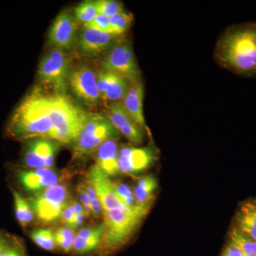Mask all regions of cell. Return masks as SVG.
I'll list each match as a JSON object with an SVG mask.
<instances>
[{"label": "cell", "mask_w": 256, "mask_h": 256, "mask_svg": "<svg viewBox=\"0 0 256 256\" xmlns=\"http://www.w3.org/2000/svg\"><path fill=\"white\" fill-rule=\"evenodd\" d=\"M156 160L158 152L153 146H122L118 153L120 173L129 175L140 174L152 166Z\"/></svg>", "instance_id": "10"}, {"label": "cell", "mask_w": 256, "mask_h": 256, "mask_svg": "<svg viewBox=\"0 0 256 256\" xmlns=\"http://www.w3.org/2000/svg\"><path fill=\"white\" fill-rule=\"evenodd\" d=\"M97 82L101 100L110 104L124 100L130 86L126 79L104 69L98 72Z\"/></svg>", "instance_id": "15"}, {"label": "cell", "mask_w": 256, "mask_h": 256, "mask_svg": "<svg viewBox=\"0 0 256 256\" xmlns=\"http://www.w3.org/2000/svg\"><path fill=\"white\" fill-rule=\"evenodd\" d=\"M250 206H252V210H254V212H255L256 214V202H252V203H250Z\"/></svg>", "instance_id": "40"}, {"label": "cell", "mask_w": 256, "mask_h": 256, "mask_svg": "<svg viewBox=\"0 0 256 256\" xmlns=\"http://www.w3.org/2000/svg\"><path fill=\"white\" fill-rule=\"evenodd\" d=\"M15 214L16 220L22 226L25 227L28 225L34 217V212L28 200L23 198L18 192L14 191Z\"/></svg>", "instance_id": "23"}, {"label": "cell", "mask_w": 256, "mask_h": 256, "mask_svg": "<svg viewBox=\"0 0 256 256\" xmlns=\"http://www.w3.org/2000/svg\"><path fill=\"white\" fill-rule=\"evenodd\" d=\"M118 153V146L114 140L106 141L96 152V165L106 176L119 174Z\"/></svg>", "instance_id": "19"}, {"label": "cell", "mask_w": 256, "mask_h": 256, "mask_svg": "<svg viewBox=\"0 0 256 256\" xmlns=\"http://www.w3.org/2000/svg\"><path fill=\"white\" fill-rule=\"evenodd\" d=\"M76 20L86 24L92 22L98 15L96 1H85L79 4L74 10Z\"/></svg>", "instance_id": "27"}, {"label": "cell", "mask_w": 256, "mask_h": 256, "mask_svg": "<svg viewBox=\"0 0 256 256\" xmlns=\"http://www.w3.org/2000/svg\"><path fill=\"white\" fill-rule=\"evenodd\" d=\"M158 188V180L152 175H148L140 178L133 191L137 205L150 210L154 202V194Z\"/></svg>", "instance_id": "20"}, {"label": "cell", "mask_w": 256, "mask_h": 256, "mask_svg": "<svg viewBox=\"0 0 256 256\" xmlns=\"http://www.w3.org/2000/svg\"><path fill=\"white\" fill-rule=\"evenodd\" d=\"M84 186H85L86 190L88 195L90 202L92 201V200H97L98 197L97 195H96L95 190H94L92 185L88 183L86 181L84 183Z\"/></svg>", "instance_id": "36"}, {"label": "cell", "mask_w": 256, "mask_h": 256, "mask_svg": "<svg viewBox=\"0 0 256 256\" xmlns=\"http://www.w3.org/2000/svg\"><path fill=\"white\" fill-rule=\"evenodd\" d=\"M116 129L132 146H139L144 140V133L143 128L140 127L128 114L121 102H114L108 107L107 114Z\"/></svg>", "instance_id": "13"}, {"label": "cell", "mask_w": 256, "mask_h": 256, "mask_svg": "<svg viewBox=\"0 0 256 256\" xmlns=\"http://www.w3.org/2000/svg\"><path fill=\"white\" fill-rule=\"evenodd\" d=\"M133 22V16L130 13L122 12L114 15L110 18L108 33L114 36H118L127 31Z\"/></svg>", "instance_id": "24"}, {"label": "cell", "mask_w": 256, "mask_h": 256, "mask_svg": "<svg viewBox=\"0 0 256 256\" xmlns=\"http://www.w3.org/2000/svg\"><path fill=\"white\" fill-rule=\"evenodd\" d=\"M236 228L256 242V214L250 203H246L236 216Z\"/></svg>", "instance_id": "21"}, {"label": "cell", "mask_w": 256, "mask_h": 256, "mask_svg": "<svg viewBox=\"0 0 256 256\" xmlns=\"http://www.w3.org/2000/svg\"><path fill=\"white\" fill-rule=\"evenodd\" d=\"M90 206L92 215H94V216H99L102 214H104V208H102V204H101L98 198L90 201Z\"/></svg>", "instance_id": "34"}, {"label": "cell", "mask_w": 256, "mask_h": 256, "mask_svg": "<svg viewBox=\"0 0 256 256\" xmlns=\"http://www.w3.org/2000/svg\"><path fill=\"white\" fill-rule=\"evenodd\" d=\"M230 244L236 246L244 256H256V242L236 227L232 229L229 233Z\"/></svg>", "instance_id": "22"}, {"label": "cell", "mask_w": 256, "mask_h": 256, "mask_svg": "<svg viewBox=\"0 0 256 256\" xmlns=\"http://www.w3.org/2000/svg\"><path fill=\"white\" fill-rule=\"evenodd\" d=\"M69 60L60 50H50L42 58L38 66V77L40 82L50 86L56 92L65 94L69 75Z\"/></svg>", "instance_id": "7"}, {"label": "cell", "mask_w": 256, "mask_h": 256, "mask_svg": "<svg viewBox=\"0 0 256 256\" xmlns=\"http://www.w3.org/2000/svg\"><path fill=\"white\" fill-rule=\"evenodd\" d=\"M31 238L37 246L44 250H53L56 246L54 233L50 229L40 228L33 230L31 233Z\"/></svg>", "instance_id": "25"}, {"label": "cell", "mask_w": 256, "mask_h": 256, "mask_svg": "<svg viewBox=\"0 0 256 256\" xmlns=\"http://www.w3.org/2000/svg\"><path fill=\"white\" fill-rule=\"evenodd\" d=\"M70 198L67 186L58 183L36 194L28 202L38 220L48 224L60 218L64 208L70 203Z\"/></svg>", "instance_id": "6"}, {"label": "cell", "mask_w": 256, "mask_h": 256, "mask_svg": "<svg viewBox=\"0 0 256 256\" xmlns=\"http://www.w3.org/2000/svg\"><path fill=\"white\" fill-rule=\"evenodd\" d=\"M109 23H110V18H108L104 15L98 14L92 22L82 24V28L108 33Z\"/></svg>", "instance_id": "30"}, {"label": "cell", "mask_w": 256, "mask_h": 256, "mask_svg": "<svg viewBox=\"0 0 256 256\" xmlns=\"http://www.w3.org/2000/svg\"><path fill=\"white\" fill-rule=\"evenodd\" d=\"M118 36L92 28H84L79 36L78 45L84 54L98 55L108 50L114 44Z\"/></svg>", "instance_id": "17"}, {"label": "cell", "mask_w": 256, "mask_h": 256, "mask_svg": "<svg viewBox=\"0 0 256 256\" xmlns=\"http://www.w3.org/2000/svg\"><path fill=\"white\" fill-rule=\"evenodd\" d=\"M0 256H26L22 249L16 246H8L0 254Z\"/></svg>", "instance_id": "32"}, {"label": "cell", "mask_w": 256, "mask_h": 256, "mask_svg": "<svg viewBox=\"0 0 256 256\" xmlns=\"http://www.w3.org/2000/svg\"><path fill=\"white\" fill-rule=\"evenodd\" d=\"M222 256H244L240 250L234 246V244L229 242L228 245L224 248Z\"/></svg>", "instance_id": "33"}, {"label": "cell", "mask_w": 256, "mask_h": 256, "mask_svg": "<svg viewBox=\"0 0 256 256\" xmlns=\"http://www.w3.org/2000/svg\"><path fill=\"white\" fill-rule=\"evenodd\" d=\"M44 100L53 124L52 140L63 144L73 143L82 132L90 114L66 94H44Z\"/></svg>", "instance_id": "3"}, {"label": "cell", "mask_w": 256, "mask_h": 256, "mask_svg": "<svg viewBox=\"0 0 256 256\" xmlns=\"http://www.w3.org/2000/svg\"><path fill=\"white\" fill-rule=\"evenodd\" d=\"M224 68L245 77L256 76V22L234 25L224 32L216 50Z\"/></svg>", "instance_id": "1"}, {"label": "cell", "mask_w": 256, "mask_h": 256, "mask_svg": "<svg viewBox=\"0 0 256 256\" xmlns=\"http://www.w3.org/2000/svg\"><path fill=\"white\" fill-rule=\"evenodd\" d=\"M76 236L75 230L73 229L68 227H60L54 233L56 245L64 252H72Z\"/></svg>", "instance_id": "26"}, {"label": "cell", "mask_w": 256, "mask_h": 256, "mask_svg": "<svg viewBox=\"0 0 256 256\" xmlns=\"http://www.w3.org/2000/svg\"><path fill=\"white\" fill-rule=\"evenodd\" d=\"M79 198L82 202V204H90V200H89L88 195L86 190L84 186V183H80L77 188Z\"/></svg>", "instance_id": "35"}, {"label": "cell", "mask_w": 256, "mask_h": 256, "mask_svg": "<svg viewBox=\"0 0 256 256\" xmlns=\"http://www.w3.org/2000/svg\"><path fill=\"white\" fill-rule=\"evenodd\" d=\"M76 21L72 13L66 10L58 14L48 34L50 44L58 50H70L76 34Z\"/></svg>", "instance_id": "14"}, {"label": "cell", "mask_w": 256, "mask_h": 256, "mask_svg": "<svg viewBox=\"0 0 256 256\" xmlns=\"http://www.w3.org/2000/svg\"><path fill=\"white\" fill-rule=\"evenodd\" d=\"M98 14L111 18L114 15L124 11V5L116 0H98L96 1Z\"/></svg>", "instance_id": "28"}, {"label": "cell", "mask_w": 256, "mask_h": 256, "mask_svg": "<svg viewBox=\"0 0 256 256\" xmlns=\"http://www.w3.org/2000/svg\"><path fill=\"white\" fill-rule=\"evenodd\" d=\"M70 90L79 100L87 105H97L101 100L98 88L97 73L90 67L78 66L69 72Z\"/></svg>", "instance_id": "9"}, {"label": "cell", "mask_w": 256, "mask_h": 256, "mask_svg": "<svg viewBox=\"0 0 256 256\" xmlns=\"http://www.w3.org/2000/svg\"><path fill=\"white\" fill-rule=\"evenodd\" d=\"M100 242L96 240H88L84 239L78 236H76L73 244V250L78 255H84L95 250L96 248L99 246Z\"/></svg>", "instance_id": "29"}, {"label": "cell", "mask_w": 256, "mask_h": 256, "mask_svg": "<svg viewBox=\"0 0 256 256\" xmlns=\"http://www.w3.org/2000/svg\"><path fill=\"white\" fill-rule=\"evenodd\" d=\"M23 188L28 192L38 194L58 184V176L54 170L43 168L23 170L18 174Z\"/></svg>", "instance_id": "16"}, {"label": "cell", "mask_w": 256, "mask_h": 256, "mask_svg": "<svg viewBox=\"0 0 256 256\" xmlns=\"http://www.w3.org/2000/svg\"><path fill=\"white\" fill-rule=\"evenodd\" d=\"M9 246V244H8V242L5 240L4 237L1 236H0V254L6 249V248Z\"/></svg>", "instance_id": "39"}, {"label": "cell", "mask_w": 256, "mask_h": 256, "mask_svg": "<svg viewBox=\"0 0 256 256\" xmlns=\"http://www.w3.org/2000/svg\"><path fill=\"white\" fill-rule=\"evenodd\" d=\"M86 217L87 216L86 215V214L84 213H84L80 214L76 216L75 222H74V226L73 227H72V229L75 230L80 228V227L82 226V223H84Z\"/></svg>", "instance_id": "38"}, {"label": "cell", "mask_w": 256, "mask_h": 256, "mask_svg": "<svg viewBox=\"0 0 256 256\" xmlns=\"http://www.w3.org/2000/svg\"><path fill=\"white\" fill-rule=\"evenodd\" d=\"M53 124L47 110L44 94L34 90L16 108L8 126V133L18 140H52Z\"/></svg>", "instance_id": "2"}, {"label": "cell", "mask_w": 256, "mask_h": 256, "mask_svg": "<svg viewBox=\"0 0 256 256\" xmlns=\"http://www.w3.org/2000/svg\"><path fill=\"white\" fill-rule=\"evenodd\" d=\"M60 218H62V222L66 226V227L72 229L74 222H75L76 215L73 210H72V206H70V203L68 204V206L64 208L62 216H60Z\"/></svg>", "instance_id": "31"}, {"label": "cell", "mask_w": 256, "mask_h": 256, "mask_svg": "<svg viewBox=\"0 0 256 256\" xmlns=\"http://www.w3.org/2000/svg\"><path fill=\"white\" fill-rule=\"evenodd\" d=\"M143 99H144V87L140 80L130 84L127 94L122 100V105L128 114L140 127L146 128L144 110H143Z\"/></svg>", "instance_id": "18"}, {"label": "cell", "mask_w": 256, "mask_h": 256, "mask_svg": "<svg viewBox=\"0 0 256 256\" xmlns=\"http://www.w3.org/2000/svg\"><path fill=\"white\" fill-rule=\"evenodd\" d=\"M56 143L48 139L38 138L28 143L24 156V162L30 169H52L54 164Z\"/></svg>", "instance_id": "11"}, {"label": "cell", "mask_w": 256, "mask_h": 256, "mask_svg": "<svg viewBox=\"0 0 256 256\" xmlns=\"http://www.w3.org/2000/svg\"><path fill=\"white\" fill-rule=\"evenodd\" d=\"M70 206H72V210H73L74 214H75L76 216L80 214L84 213V206L82 204L79 203L77 201H72L70 202Z\"/></svg>", "instance_id": "37"}, {"label": "cell", "mask_w": 256, "mask_h": 256, "mask_svg": "<svg viewBox=\"0 0 256 256\" xmlns=\"http://www.w3.org/2000/svg\"><path fill=\"white\" fill-rule=\"evenodd\" d=\"M120 133L106 116L90 114L78 138L73 142L75 158H84L96 153L109 140L119 138Z\"/></svg>", "instance_id": "5"}, {"label": "cell", "mask_w": 256, "mask_h": 256, "mask_svg": "<svg viewBox=\"0 0 256 256\" xmlns=\"http://www.w3.org/2000/svg\"><path fill=\"white\" fill-rule=\"evenodd\" d=\"M105 225L100 246L105 252H112L129 242L146 215L124 210H104Z\"/></svg>", "instance_id": "4"}, {"label": "cell", "mask_w": 256, "mask_h": 256, "mask_svg": "<svg viewBox=\"0 0 256 256\" xmlns=\"http://www.w3.org/2000/svg\"><path fill=\"white\" fill-rule=\"evenodd\" d=\"M86 181L90 184L95 190L96 195L102 204L104 210H130L118 200L114 193V182L111 181L109 176H106L96 164L89 170Z\"/></svg>", "instance_id": "12"}, {"label": "cell", "mask_w": 256, "mask_h": 256, "mask_svg": "<svg viewBox=\"0 0 256 256\" xmlns=\"http://www.w3.org/2000/svg\"><path fill=\"white\" fill-rule=\"evenodd\" d=\"M104 70L118 74L130 82L140 80V70L131 45L116 42L101 62Z\"/></svg>", "instance_id": "8"}]
</instances>
